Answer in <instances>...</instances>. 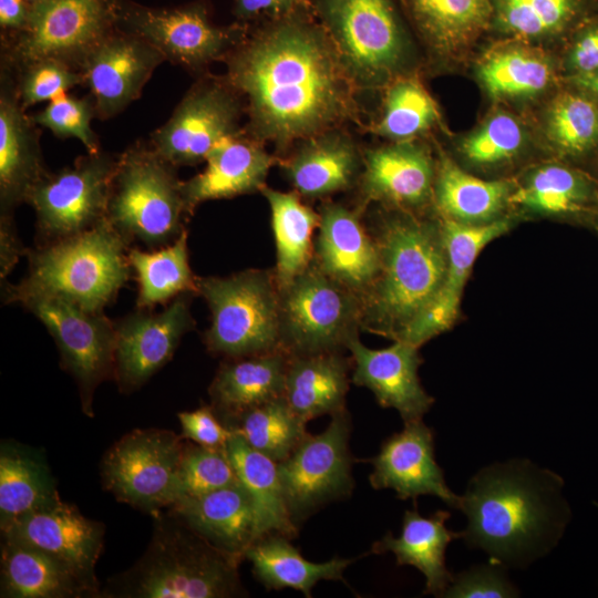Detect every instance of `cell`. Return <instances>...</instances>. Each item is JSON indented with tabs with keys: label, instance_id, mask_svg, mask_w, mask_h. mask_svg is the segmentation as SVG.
I'll list each match as a JSON object with an SVG mask.
<instances>
[{
	"label": "cell",
	"instance_id": "obj_1",
	"mask_svg": "<svg viewBox=\"0 0 598 598\" xmlns=\"http://www.w3.org/2000/svg\"><path fill=\"white\" fill-rule=\"evenodd\" d=\"M223 62L245 100L244 131L278 157L323 131L362 127L359 92L310 9L247 23Z\"/></svg>",
	"mask_w": 598,
	"mask_h": 598
},
{
	"label": "cell",
	"instance_id": "obj_2",
	"mask_svg": "<svg viewBox=\"0 0 598 598\" xmlns=\"http://www.w3.org/2000/svg\"><path fill=\"white\" fill-rule=\"evenodd\" d=\"M561 487L557 474L526 460L481 470L461 496L462 538L504 567L532 563L557 544L568 522Z\"/></svg>",
	"mask_w": 598,
	"mask_h": 598
},
{
	"label": "cell",
	"instance_id": "obj_3",
	"mask_svg": "<svg viewBox=\"0 0 598 598\" xmlns=\"http://www.w3.org/2000/svg\"><path fill=\"white\" fill-rule=\"evenodd\" d=\"M371 234L379 271L361 298V328L395 341L444 282L447 258L441 223L393 208L379 214Z\"/></svg>",
	"mask_w": 598,
	"mask_h": 598
},
{
	"label": "cell",
	"instance_id": "obj_4",
	"mask_svg": "<svg viewBox=\"0 0 598 598\" xmlns=\"http://www.w3.org/2000/svg\"><path fill=\"white\" fill-rule=\"evenodd\" d=\"M155 514L153 538L140 560L103 594L128 598H226L245 596L239 559L217 549L177 518Z\"/></svg>",
	"mask_w": 598,
	"mask_h": 598
},
{
	"label": "cell",
	"instance_id": "obj_5",
	"mask_svg": "<svg viewBox=\"0 0 598 598\" xmlns=\"http://www.w3.org/2000/svg\"><path fill=\"white\" fill-rule=\"evenodd\" d=\"M128 246L104 219L80 234L28 249V275L17 286L103 312L132 272Z\"/></svg>",
	"mask_w": 598,
	"mask_h": 598
},
{
	"label": "cell",
	"instance_id": "obj_6",
	"mask_svg": "<svg viewBox=\"0 0 598 598\" xmlns=\"http://www.w3.org/2000/svg\"><path fill=\"white\" fill-rule=\"evenodd\" d=\"M177 167L148 141H135L117 158L111 179L106 219L130 245L150 248L175 241L185 230L188 214Z\"/></svg>",
	"mask_w": 598,
	"mask_h": 598
},
{
	"label": "cell",
	"instance_id": "obj_7",
	"mask_svg": "<svg viewBox=\"0 0 598 598\" xmlns=\"http://www.w3.org/2000/svg\"><path fill=\"white\" fill-rule=\"evenodd\" d=\"M360 93L390 84L408 39L394 0H308Z\"/></svg>",
	"mask_w": 598,
	"mask_h": 598
},
{
	"label": "cell",
	"instance_id": "obj_8",
	"mask_svg": "<svg viewBox=\"0 0 598 598\" xmlns=\"http://www.w3.org/2000/svg\"><path fill=\"white\" fill-rule=\"evenodd\" d=\"M197 295L210 310L204 340L212 353L234 359L282 350L275 272L247 269L227 277L197 278Z\"/></svg>",
	"mask_w": 598,
	"mask_h": 598
},
{
	"label": "cell",
	"instance_id": "obj_9",
	"mask_svg": "<svg viewBox=\"0 0 598 598\" xmlns=\"http://www.w3.org/2000/svg\"><path fill=\"white\" fill-rule=\"evenodd\" d=\"M122 0H45L31 6L27 27L0 33V68L56 60L78 71L116 28Z\"/></svg>",
	"mask_w": 598,
	"mask_h": 598
},
{
	"label": "cell",
	"instance_id": "obj_10",
	"mask_svg": "<svg viewBox=\"0 0 598 598\" xmlns=\"http://www.w3.org/2000/svg\"><path fill=\"white\" fill-rule=\"evenodd\" d=\"M6 303L20 302L48 329L61 364L75 380L83 412L93 416V396L100 383L114 377L115 323L103 312H90L51 293L4 282Z\"/></svg>",
	"mask_w": 598,
	"mask_h": 598
},
{
	"label": "cell",
	"instance_id": "obj_11",
	"mask_svg": "<svg viewBox=\"0 0 598 598\" xmlns=\"http://www.w3.org/2000/svg\"><path fill=\"white\" fill-rule=\"evenodd\" d=\"M117 28L141 37L156 48L165 61L198 78L208 72L212 63L224 61L244 38L247 23L216 24L206 0L171 8L122 0Z\"/></svg>",
	"mask_w": 598,
	"mask_h": 598
},
{
	"label": "cell",
	"instance_id": "obj_12",
	"mask_svg": "<svg viewBox=\"0 0 598 598\" xmlns=\"http://www.w3.org/2000/svg\"><path fill=\"white\" fill-rule=\"evenodd\" d=\"M280 292V347L289 355L341 351L359 336L360 298L312 261Z\"/></svg>",
	"mask_w": 598,
	"mask_h": 598
},
{
	"label": "cell",
	"instance_id": "obj_13",
	"mask_svg": "<svg viewBox=\"0 0 598 598\" xmlns=\"http://www.w3.org/2000/svg\"><path fill=\"white\" fill-rule=\"evenodd\" d=\"M182 436L162 429L134 430L104 454L103 485L117 501L152 514L179 497Z\"/></svg>",
	"mask_w": 598,
	"mask_h": 598
},
{
	"label": "cell",
	"instance_id": "obj_14",
	"mask_svg": "<svg viewBox=\"0 0 598 598\" xmlns=\"http://www.w3.org/2000/svg\"><path fill=\"white\" fill-rule=\"evenodd\" d=\"M118 155L86 152L72 165L48 171L30 190L40 244L85 231L106 219L111 179Z\"/></svg>",
	"mask_w": 598,
	"mask_h": 598
},
{
	"label": "cell",
	"instance_id": "obj_15",
	"mask_svg": "<svg viewBox=\"0 0 598 598\" xmlns=\"http://www.w3.org/2000/svg\"><path fill=\"white\" fill-rule=\"evenodd\" d=\"M244 114L245 100L226 76L207 72L196 78L150 142L176 167L195 166L224 138L243 130Z\"/></svg>",
	"mask_w": 598,
	"mask_h": 598
},
{
	"label": "cell",
	"instance_id": "obj_16",
	"mask_svg": "<svg viewBox=\"0 0 598 598\" xmlns=\"http://www.w3.org/2000/svg\"><path fill=\"white\" fill-rule=\"evenodd\" d=\"M351 419L347 410L331 415L328 427L308 435L278 463L287 507L298 527L321 506L351 495Z\"/></svg>",
	"mask_w": 598,
	"mask_h": 598
},
{
	"label": "cell",
	"instance_id": "obj_17",
	"mask_svg": "<svg viewBox=\"0 0 598 598\" xmlns=\"http://www.w3.org/2000/svg\"><path fill=\"white\" fill-rule=\"evenodd\" d=\"M186 292L158 313L137 311L115 323L114 377L123 392L145 384L174 355L183 336L195 327Z\"/></svg>",
	"mask_w": 598,
	"mask_h": 598
},
{
	"label": "cell",
	"instance_id": "obj_18",
	"mask_svg": "<svg viewBox=\"0 0 598 598\" xmlns=\"http://www.w3.org/2000/svg\"><path fill=\"white\" fill-rule=\"evenodd\" d=\"M163 54L141 37L116 28L87 56L82 74L95 105L96 118L105 121L137 100Z\"/></svg>",
	"mask_w": 598,
	"mask_h": 598
},
{
	"label": "cell",
	"instance_id": "obj_19",
	"mask_svg": "<svg viewBox=\"0 0 598 598\" xmlns=\"http://www.w3.org/2000/svg\"><path fill=\"white\" fill-rule=\"evenodd\" d=\"M2 537L44 551L65 564L97 590L95 565L104 544V526L76 506L56 502L29 513L1 529Z\"/></svg>",
	"mask_w": 598,
	"mask_h": 598
},
{
	"label": "cell",
	"instance_id": "obj_20",
	"mask_svg": "<svg viewBox=\"0 0 598 598\" xmlns=\"http://www.w3.org/2000/svg\"><path fill=\"white\" fill-rule=\"evenodd\" d=\"M512 228L508 218L470 226L443 219L441 229L447 258L444 282L434 299L400 337V341L420 347L448 330L458 315L464 286L482 249Z\"/></svg>",
	"mask_w": 598,
	"mask_h": 598
},
{
	"label": "cell",
	"instance_id": "obj_21",
	"mask_svg": "<svg viewBox=\"0 0 598 598\" xmlns=\"http://www.w3.org/2000/svg\"><path fill=\"white\" fill-rule=\"evenodd\" d=\"M362 210L340 203L323 202L313 241L312 262L329 278L342 285L360 300L379 271V252L369 228L362 223Z\"/></svg>",
	"mask_w": 598,
	"mask_h": 598
},
{
	"label": "cell",
	"instance_id": "obj_22",
	"mask_svg": "<svg viewBox=\"0 0 598 598\" xmlns=\"http://www.w3.org/2000/svg\"><path fill=\"white\" fill-rule=\"evenodd\" d=\"M369 481L373 488H391L401 499L432 495L453 508L461 496L445 483L434 455V433L422 420L404 423L401 432L389 436L371 460Z\"/></svg>",
	"mask_w": 598,
	"mask_h": 598
},
{
	"label": "cell",
	"instance_id": "obj_23",
	"mask_svg": "<svg viewBox=\"0 0 598 598\" xmlns=\"http://www.w3.org/2000/svg\"><path fill=\"white\" fill-rule=\"evenodd\" d=\"M278 165L299 196L326 198L358 185L363 152L341 126L297 142Z\"/></svg>",
	"mask_w": 598,
	"mask_h": 598
},
{
	"label": "cell",
	"instance_id": "obj_24",
	"mask_svg": "<svg viewBox=\"0 0 598 598\" xmlns=\"http://www.w3.org/2000/svg\"><path fill=\"white\" fill-rule=\"evenodd\" d=\"M347 349L352 355L355 385L372 391L382 408L395 409L404 423L422 420L434 399L420 382L417 347L396 340L388 348L370 349L355 336Z\"/></svg>",
	"mask_w": 598,
	"mask_h": 598
},
{
	"label": "cell",
	"instance_id": "obj_25",
	"mask_svg": "<svg viewBox=\"0 0 598 598\" xmlns=\"http://www.w3.org/2000/svg\"><path fill=\"white\" fill-rule=\"evenodd\" d=\"M435 169L427 152L410 141L363 151L357 207L377 202L413 213L433 195Z\"/></svg>",
	"mask_w": 598,
	"mask_h": 598
},
{
	"label": "cell",
	"instance_id": "obj_26",
	"mask_svg": "<svg viewBox=\"0 0 598 598\" xmlns=\"http://www.w3.org/2000/svg\"><path fill=\"white\" fill-rule=\"evenodd\" d=\"M40 127L20 103L11 76L0 70V215H13L49 171Z\"/></svg>",
	"mask_w": 598,
	"mask_h": 598
},
{
	"label": "cell",
	"instance_id": "obj_27",
	"mask_svg": "<svg viewBox=\"0 0 598 598\" xmlns=\"http://www.w3.org/2000/svg\"><path fill=\"white\" fill-rule=\"evenodd\" d=\"M205 168L182 183L189 215L207 200L233 198L260 192L279 157L268 153L265 144L243 130L218 143L206 157Z\"/></svg>",
	"mask_w": 598,
	"mask_h": 598
},
{
	"label": "cell",
	"instance_id": "obj_28",
	"mask_svg": "<svg viewBox=\"0 0 598 598\" xmlns=\"http://www.w3.org/2000/svg\"><path fill=\"white\" fill-rule=\"evenodd\" d=\"M168 513L217 549L239 560L256 540V515L240 482L181 498Z\"/></svg>",
	"mask_w": 598,
	"mask_h": 598
},
{
	"label": "cell",
	"instance_id": "obj_29",
	"mask_svg": "<svg viewBox=\"0 0 598 598\" xmlns=\"http://www.w3.org/2000/svg\"><path fill=\"white\" fill-rule=\"evenodd\" d=\"M289 354L277 350L229 359L217 371L209 395L226 423L240 413L283 396Z\"/></svg>",
	"mask_w": 598,
	"mask_h": 598
},
{
	"label": "cell",
	"instance_id": "obj_30",
	"mask_svg": "<svg viewBox=\"0 0 598 598\" xmlns=\"http://www.w3.org/2000/svg\"><path fill=\"white\" fill-rule=\"evenodd\" d=\"M448 517L447 511H436L427 517L416 508L405 511L400 536L389 532L373 544L371 553H393L398 566H413L425 576L424 594L443 596L453 579L445 565V550L452 540L462 538V533L446 528Z\"/></svg>",
	"mask_w": 598,
	"mask_h": 598
},
{
	"label": "cell",
	"instance_id": "obj_31",
	"mask_svg": "<svg viewBox=\"0 0 598 598\" xmlns=\"http://www.w3.org/2000/svg\"><path fill=\"white\" fill-rule=\"evenodd\" d=\"M102 596L65 564L32 546L2 537L1 597Z\"/></svg>",
	"mask_w": 598,
	"mask_h": 598
},
{
	"label": "cell",
	"instance_id": "obj_32",
	"mask_svg": "<svg viewBox=\"0 0 598 598\" xmlns=\"http://www.w3.org/2000/svg\"><path fill=\"white\" fill-rule=\"evenodd\" d=\"M350 360L341 351L289 355L285 399L306 423L346 410Z\"/></svg>",
	"mask_w": 598,
	"mask_h": 598
},
{
	"label": "cell",
	"instance_id": "obj_33",
	"mask_svg": "<svg viewBox=\"0 0 598 598\" xmlns=\"http://www.w3.org/2000/svg\"><path fill=\"white\" fill-rule=\"evenodd\" d=\"M244 558L251 563L254 575L267 589L292 588L306 597H311V589L320 580H342L343 571L354 560L334 557L324 563L309 561L289 537L280 534L259 537Z\"/></svg>",
	"mask_w": 598,
	"mask_h": 598
},
{
	"label": "cell",
	"instance_id": "obj_34",
	"mask_svg": "<svg viewBox=\"0 0 598 598\" xmlns=\"http://www.w3.org/2000/svg\"><path fill=\"white\" fill-rule=\"evenodd\" d=\"M227 452L240 484L248 492L256 515V539L268 534L292 538L293 524L283 495L278 463L233 433Z\"/></svg>",
	"mask_w": 598,
	"mask_h": 598
},
{
	"label": "cell",
	"instance_id": "obj_35",
	"mask_svg": "<svg viewBox=\"0 0 598 598\" xmlns=\"http://www.w3.org/2000/svg\"><path fill=\"white\" fill-rule=\"evenodd\" d=\"M60 498L55 481L39 452L17 442L0 447V527Z\"/></svg>",
	"mask_w": 598,
	"mask_h": 598
},
{
	"label": "cell",
	"instance_id": "obj_36",
	"mask_svg": "<svg viewBox=\"0 0 598 598\" xmlns=\"http://www.w3.org/2000/svg\"><path fill=\"white\" fill-rule=\"evenodd\" d=\"M512 192L507 182L475 177L444 157L436 169L433 196L444 219L477 226L501 219Z\"/></svg>",
	"mask_w": 598,
	"mask_h": 598
},
{
	"label": "cell",
	"instance_id": "obj_37",
	"mask_svg": "<svg viewBox=\"0 0 598 598\" xmlns=\"http://www.w3.org/2000/svg\"><path fill=\"white\" fill-rule=\"evenodd\" d=\"M260 193L268 202L276 243L274 270L279 290L305 271L313 257L312 236L320 215L305 204L296 192H280L265 185Z\"/></svg>",
	"mask_w": 598,
	"mask_h": 598
},
{
	"label": "cell",
	"instance_id": "obj_38",
	"mask_svg": "<svg viewBox=\"0 0 598 598\" xmlns=\"http://www.w3.org/2000/svg\"><path fill=\"white\" fill-rule=\"evenodd\" d=\"M424 42L443 53L483 31L493 17L492 0H401Z\"/></svg>",
	"mask_w": 598,
	"mask_h": 598
},
{
	"label": "cell",
	"instance_id": "obj_39",
	"mask_svg": "<svg viewBox=\"0 0 598 598\" xmlns=\"http://www.w3.org/2000/svg\"><path fill=\"white\" fill-rule=\"evenodd\" d=\"M509 204L545 215H577L596 207L598 185L576 168L546 165L512 192Z\"/></svg>",
	"mask_w": 598,
	"mask_h": 598
},
{
	"label": "cell",
	"instance_id": "obj_40",
	"mask_svg": "<svg viewBox=\"0 0 598 598\" xmlns=\"http://www.w3.org/2000/svg\"><path fill=\"white\" fill-rule=\"evenodd\" d=\"M187 237L185 230L172 244L151 251L128 248V262L138 285L137 309L171 302L182 293H197L198 277L189 266Z\"/></svg>",
	"mask_w": 598,
	"mask_h": 598
},
{
	"label": "cell",
	"instance_id": "obj_41",
	"mask_svg": "<svg viewBox=\"0 0 598 598\" xmlns=\"http://www.w3.org/2000/svg\"><path fill=\"white\" fill-rule=\"evenodd\" d=\"M225 424L277 463L286 460L308 435L307 423L291 410L285 396L251 408Z\"/></svg>",
	"mask_w": 598,
	"mask_h": 598
},
{
	"label": "cell",
	"instance_id": "obj_42",
	"mask_svg": "<svg viewBox=\"0 0 598 598\" xmlns=\"http://www.w3.org/2000/svg\"><path fill=\"white\" fill-rule=\"evenodd\" d=\"M596 13V0H496L493 3V16L499 27L525 38L576 30Z\"/></svg>",
	"mask_w": 598,
	"mask_h": 598
},
{
	"label": "cell",
	"instance_id": "obj_43",
	"mask_svg": "<svg viewBox=\"0 0 598 598\" xmlns=\"http://www.w3.org/2000/svg\"><path fill=\"white\" fill-rule=\"evenodd\" d=\"M549 137L564 155L579 158L598 150V102L575 87L557 95L549 110Z\"/></svg>",
	"mask_w": 598,
	"mask_h": 598
},
{
	"label": "cell",
	"instance_id": "obj_44",
	"mask_svg": "<svg viewBox=\"0 0 598 598\" xmlns=\"http://www.w3.org/2000/svg\"><path fill=\"white\" fill-rule=\"evenodd\" d=\"M379 121L371 131L394 142H408L429 130L437 120L434 101L412 78L390 83Z\"/></svg>",
	"mask_w": 598,
	"mask_h": 598
},
{
	"label": "cell",
	"instance_id": "obj_45",
	"mask_svg": "<svg viewBox=\"0 0 598 598\" xmlns=\"http://www.w3.org/2000/svg\"><path fill=\"white\" fill-rule=\"evenodd\" d=\"M550 74V68L543 59L523 50L497 53L480 70V76L493 96L534 94L547 85Z\"/></svg>",
	"mask_w": 598,
	"mask_h": 598
},
{
	"label": "cell",
	"instance_id": "obj_46",
	"mask_svg": "<svg viewBox=\"0 0 598 598\" xmlns=\"http://www.w3.org/2000/svg\"><path fill=\"white\" fill-rule=\"evenodd\" d=\"M238 482L227 447L185 444L179 467L178 499L200 496Z\"/></svg>",
	"mask_w": 598,
	"mask_h": 598
},
{
	"label": "cell",
	"instance_id": "obj_47",
	"mask_svg": "<svg viewBox=\"0 0 598 598\" xmlns=\"http://www.w3.org/2000/svg\"><path fill=\"white\" fill-rule=\"evenodd\" d=\"M0 70L11 76L25 110L37 103L51 101L84 82L82 72L56 60H39L16 70Z\"/></svg>",
	"mask_w": 598,
	"mask_h": 598
},
{
	"label": "cell",
	"instance_id": "obj_48",
	"mask_svg": "<svg viewBox=\"0 0 598 598\" xmlns=\"http://www.w3.org/2000/svg\"><path fill=\"white\" fill-rule=\"evenodd\" d=\"M31 117L58 138H78L89 153L102 151L100 138L91 126L92 120L96 118L91 94L78 97L64 93L51 100L41 112Z\"/></svg>",
	"mask_w": 598,
	"mask_h": 598
},
{
	"label": "cell",
	"instance_id": "obj_49",
	"mask_svg": "<svg viewBox=\"0 0 598 598\" xmlns=\"http://www.w3.org/2000/svg\"><path fill=\"white\" fill-rule=\"evenodd\" d=\"M523 131L507 114L493 116L463 143L465 157L481 166H492L513 158L522 147Z\"/></svg>",
	"mask_w": 598,
	"mask_h": 598
},
{
	"label": "cell",
	"instance_id": "obj_50",
	"mask_svg": "<svg viewBox=\"0 0 598 598\" xmlns=\"http://www.w3.org/2000/svg\"><path fill=\"white\" fill-rule=\"evenodd\" d=\"M518 590L504 573V566L492 563L480 565L453 576L452 582L443 597L480 598V597H516Z\"/></svg>",
	"mask_w": 598,
	"mask_h": 598
},
{
	"label": "cell",
	"instance_id": "obj_51",
	"mask_svg": "<svg viewBox=\"0 0 598 598\" xmlns=\"http://www.w3.org/2000/svg\"><path fill=\"white\" fill-rule=\"evenodd\" d=\"M181 436L210 448H226L233 431L220 420L213 406L178 413Z\"/></svg>",
	"mask_w": 598,
	"mask_h": 598
},
{
	"label": "cell",
	"instance_id": "obj_52",
	"mask_svg": "<svg viewBox=\"0 0 598 598\" xmlns=\"http://www.w3.org/2000/svg\"><path fill=\"white\" fill-rule=\"evenodd\" d=\"M567 63L573 76H581L598 71V13L577 28Z\"/></svg>",
	"mask_w": 598,
	"mask_h": 598
},
{
	"label": "cell",
	"instance_id": "obj_53",
	"mask_svg": "<svg viewBox=\"0 0 598 598\" xmlns=\"http://www.w3.org/2000/svg\"><path fill=\"white\" fill-rule=\"evenodd\" d=\"M299 9H310L309 1L234 0L231 12L236 21L243 23H251L261 19L282 16Z\"/></svg>",
	"mask_w": 598,
	"mask_h": 598
},
{
	"label": "cell",
	"instance_id": "obj_54",
	"mask_svg": "<svg viewBox=\"0 0 598 598\" xmlns=\"http://www.w3.org/2000/svg\"><path fill=\"white\" fill-rule=\"evenodd\" d=\"M25 249L17 234L13 215H0V276L1 282L18 264L19 258L27 255Z\"/></svg>",
	"mask_w": 598,
	"mask_h": 598
},
{
	"label": "cell",
	"instance_id": "obj_55",
	"mask_svg": "<svg viewBox=\"0 0 598 598\" xmlns=\"http://www.w3.org/2000/svg\"><path fill=\"white\" fill-rule=\"evenodd\" d=\"M31 4L27 0H0V33L23 30L29 21Z\"/></svg>",
	"mask_w": 598,
	"mask_h": 598
},
{
	"label": "cell",
	"instance_id": "obj_56",
	"mask_svg": "<svg viewBox=\"0 0 598 598\" xmlns=\"http://www.w3.org/2000/svg\"><path fill=\"white\" fill-rule=\"evenodd\" d=\"M575 87L587 93L598 102V71L591 74L570 78Z\"/></svg>",
	"mask_w": 598,
	"mask_h": 598
},
{
	"label": "cell",
	"instance_id": "obj_57",
	"mask_svg": "<svg viewBox=\"0 0 598 598\" xmlns=\"http://www.w3.org/2000/svg\"><path fill=\"white\" fill-rule=\"evenodd\" d=\"M31 6L43 2L45 0H27Z\"/></svg>",
	"mask_w": 598,
	"mask_h": 598
},
{
	"label": "cell",
	"instance_id": "obj_58",
	"mask_svg": "<svg viewBox=\"0 0 598 598\" xmlns=\"http://www.w3.org/2000/svg\"><path fill=\"white\" fill-rule=\"evenodd\" d=\"M596 153H597V165H598V150L596 151Z\"/></svg>",
	"mask_w": 598,
	"mask_h": 598
},
{
	"label": "cell",
	"instance_id": "obj_59",
	"mask_svg": "<svg viewBox=\"0 0 598 598\" xmlns=\"http://www.w3.org/2000/svg\"><path fill=\"white\" fill-rule=\"evenodd\" d=\"M596 2H597V9H598V0H596Z\"/></svg>",
	"mask_w": 598,
	"mask_h": 598
}]
</instances>
